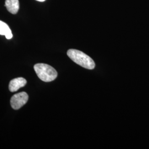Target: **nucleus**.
I'll return each instance as SVG.
<instances>
[{"mask_svg":"<svg viewBox=\"0 0 149 149\" xmlns=\"http://www.w3.org/2000/svg\"><path fill=\"white\" fill-rule=\"evenodd\" d=\"M67 54L74 62L87 69H93L95 67L94 61L86 54L76 49H70Z\"/></svg>","mask_w":149,"mask_h":149,"instance_id":"f257e3e1","label":"nucleus"},{"mask_svg":"<svg viewBox=\"0 0 149 149\" xmlns=\"http://www.w3.org/2000/svg\"><path fill=\"white\" fill-rule=\"evenodd\" d=\"M38 77L43 81L48 82L56 79L58 72L52 66L45 64H37L34 66Z\"/></svg>","mask_w":149,"mask_h":149,"instance_id":"f03ea898","label":"nucleus"},{"mask_svg":"<svg viewBox=\"0 0 149 149\" xmlns=\"http://www.w3.org/2000/svg\"><path fill=\"white\" fill-rule=\"evenodd\" d=\"M28 100V95L24 92L15 94L12 97L11 105L14 109H19L27 103Z\"/></svg>","mask_w":149,"mask_h":149,"instance_id":"7ed1b4c3","label":"nucleus"},{"mask_svg":"<svg viewBox=\"0 0 149 149\" xmlns=\"http://www.w3.org/2000/svg\"><path fill=\"white\" fill-rule=\"evenodd\" d=\"M27 84V81L23 77L16 78L11 80L9 84V90L11 92H16Z\"/></svg>","mask_w":149,"mask_h":149,"instance_id":"20e7f679","label":"nucleus"},{"mask_svg":"<svg viewBox=\"0 0 149 149\" xmlns=\"http://www.w3.org/2000/svg\"><path fill=\"white\" fill-rule=\"evenodd\" d=\"M5 6L7 11L15 15L19 9V2L18 0H6Z\"/></svg>","mask_w":149,"mask_h":149,"instance_id":"39448f33","label":"nucleus"},{"mask_svg":"<svg viewBox=\"0 0 149 149\" xmlns=\"http://www.w3.org/2000/svg\"><path fill=\"white\" fill-rule=\"evenodd\" d=\"M0 35L5 36L7 39H10L13 37L9 26L6 23L1 21H0Z\"/></svg>","mask_w":149,"mask_h":149,"instance_id":"423d86ee","label":"nucleus"},{"mask_svg":"<svg viewBox=\"0 0 149 149\" xmlns=\"http://www.w3.org/2000/svg\"><path fill=\"white\" fill-rule=\"evenodd\" d=\"M36 1H39V2H44V1H45V0H36Z\"/></svg>","mask_w":149,"mask_h":149,"instance_id":"0eeeda50","label":"nucleus"}]
</instances>
